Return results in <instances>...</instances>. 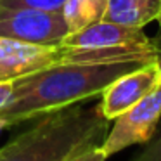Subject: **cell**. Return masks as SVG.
<instances>
[{
    "instance_id": "obj_1",
    "label": "cell",
    "mask_w": 161,
    "mask_h": 161,
    "mask_svg": "<svg viewBox=\"0 0 161 161\" xmlns=\"http://www.w3.org/2000/svg\"><path fill=\"white\" fill-rule=\"evenodd\" d=\"M140 64L142 63H56L14 80L12 95L0 109V118L9 128L33 121L47 113L85 102L101 95L111 81Z\"/></svg>"
},
{
    "instance_id": "obj_2",
    "label": "cell",
    "mask_w": 161,
    "mask_h": 161,
    "mask_svg": "<svg viewBox=\"0 0 161 161\" xmlns=\"http://www.w3.org/2000/svg\"><path fill=\"white\" fill-rule=\"evenodd\" d=\"M33 125L0 147V161H66L102 144L109 119L101 104L83 102L33 119Z\"/></svg>"
},
{
    "instance_id": "obj_3",
    "label": "cell",
    "mask_w": 161,
    "mask_h": 161,
    "mask_svg": "<svg viewBox=\"0 0 161 161\" xmlns=\"http://www.w3.org/2000/svg\"><path fill=\"white\" fill-rule=\"evenodd\" d=\"M159 119L161 85H158L142 101L113 119V126L108 130V135L101 144V151L106 158H111L130 146L147 144L156 133Z\"/></svg>"
},
{
    "instance_id": "obj_4",
    "label": "cell",
    "mask_w": 161,
    "mask_h": 161,
    "mask_svg": "<svg viewBox=\"0 0 161 161\" xmlns=\"http://www.w3.org/2000/svg\"><path fill=\"white\" fill-rule=\"evenodd\" d=\"M68 35L69 28L63 12L0 7V38L36 45H61Z\"/></svg>"
},
{
    "instance_id": "obj_5",
    "label": "cell",
    "mask_w": 161,
    "mask_h": 161,
    "mask_svg": "<svg viewBox=\"0 0 161 161\" xmlns=\"http://www.w3.org/2000/svg\"><path fill=\"white\" fill-rule=\"evenodd\" d=\"M159 85V69L156 61L140 64L139 68L118 76L101 94V111L109 121L142 101Z\"/></svg>"
},
{
    "instance_id": "obj_6",
    "label": "cell",
    "mask_w": 161,
    "mask_h": 161,
    "mask_svg": "<svg viewBox=\"0 0 161 161\" xmlns=\"http://www.w3.org/2000/svg\"><path fill=\"white\" fill-rule=\"evenodd\" d=\"M61 45H36L0 38V81H14L61 63Z\"/></svg>"
},
{
    "instance_id": "obj_7",
    "label": "cell",
    "mask_w": 161,
    "mask_h": 161,
    "mask_svg": "<svg viewBox=\"0 0 161 161\" xmlns=\"http://www.w3.org/2000/svg\"><path fill=\"white\" fill-rule=\"evenodd\" d=\"M142 43H151V38L144 33L142 28H128L101 19L75 33H69L61 45L68 49H102Z\"/></svg>"
},
{
    "instance_id": "obj_8",
    "label": "cell",
    "mask_w": 161,
    "mask_h": 161,
    "mask_svg": "<svg viewBox=\"0 0 161 161\" xmlns=\"http://www.w3.org/2000/svg\"><path fill=\"white\" fill-rule=\"evenodd\" d=\"M161 12V0H108L104 21L128 28H144L158 21Z\"/></svg>"
},
{
    "instance_id": "obj_9",
    "label": "cell",
    "mask_w": 161,
    "mask_h": 161,
    "mask_svg": "<svg viewBox=\"0 0 161 161\" xmlns=\"http://www.w3.org/2000/svg\"><path fill=\"white\" fill-rule=\"evenodd\" d=\"M106 5L108 0H66L63 7V16L68 23L69 33L101 21L104 18Z\"/></svg>"
},
{
    "instance_id": "obj_10",
    "label": "cell",
    "mask_w": 161,
    "mask_h": 161,
    "mask_svg": "<svg viewBox=\"0 0 161 161\" xmlns=\"http://www.w3.org/2000/svg\"><path fill=\"white\" fill-rule=\"evenodd\" d=\"M64 2L66 0H0V7H7V9L28 7V9H43V11L63 12Z\"/></svg>"
},
{
    "instance_id": "obj_11",
    "label": "cell",
    "mask_w": 161,
    "mask_h": 161,
    "mask_svg": "<svg viewBox=\"0 0 161 161\" xmlns=\"http://www.w3.org/2000/svg\"><path fill=\"white\" fill-rule=\"evenodd\" d=\"M132 161H161V135L156 139H151L146 149Z\"/></svg>"
},
{
    "instance_id": "obj_12",
    "label": "cell",
    "mask_w": 161,
    "mask_h": 161,
    "mask_svg": "<svg viewBox=\"0 0 161 161\" xmlns=\"http://www.w3.org/2000/svg\"><path fill=\"white\" fill-rule=\"evenodd\" d=\"M108 158L104 156V153L101 151V146L97 147H90V149H85L81 153L71 156L69 159L66 161H106Z\"/></svg>"
},
{
    "instance_id": "obj_13",
    "label": "cell",
    "mask_w": 161,
    "mask_h": 161,
    "mask_svg": "<svg viewBox=\"0 0 161 161\" xmlns=\"http://www.w3.org/2000/svg\"><path fill=\"white\" fill-rule=\"evenodd\" d=\"M12 88H14V81H11V80L0 81V109L9 102V99L12 95Z\"/></svg>"
},
{
    "instance_id": "obj_14",
    "label": "cell",
    "mask_w": 161,
    "mask_h": 161,
    "mask_svg": "<svg viewBox=\"0 0 161 161\" xmlns=\"http://www.w3.org/2000/svg\"><path fill=\"white\" fill-rule=\"evenodd\" d=\"M153 43H154V47H156L158 52H161V31H159V33H158V35L153 38Z\"/></svg>"
},
{
    "instance_id": "obj_15",
    "label": "cell",
    "mask_w": 161,
    "mask_h": 161,
    "mask_svg": "<svg viewBox=\"0 0 161 161\" xmlns=\"http://www.w3.org/2000/svg\"><path fill=\"white\" fill-rule=\"evenodd\" d=\"M156 64H158V69H159V85H161V52H158V57H156Z\"/></svg>"
},
{
    "instance_id": "obj_16",
    "label": "cell",
    "mask_w": 161,
    "mask_h": 161,
    "mask_svg": "<svg viewBox=\"0 0 161 161\" xmlns=\"http://www.w3.org/2000/svg\"><path fill=\"white\" fill-rule=\"evenodd\" d=\"M7 128V125H5V121L2 118H0V133H2V130H5Z\"/></svg>"
},
{
    "instance_id": "obj_17",
    "label": "cell",
    "mask_w": 161,
    "mask_h": 161,
    "mask_svg": "<svg viewBox=\"0 0 161 161\" xmlns=\"http://www.w3.org/2000/svg\"><path fill=\"white\" fill-rule=\"evenodd\" d=\"M158 21H159V26H161V12H159V18H158Z\"/></svg>"
}]
</instances>
